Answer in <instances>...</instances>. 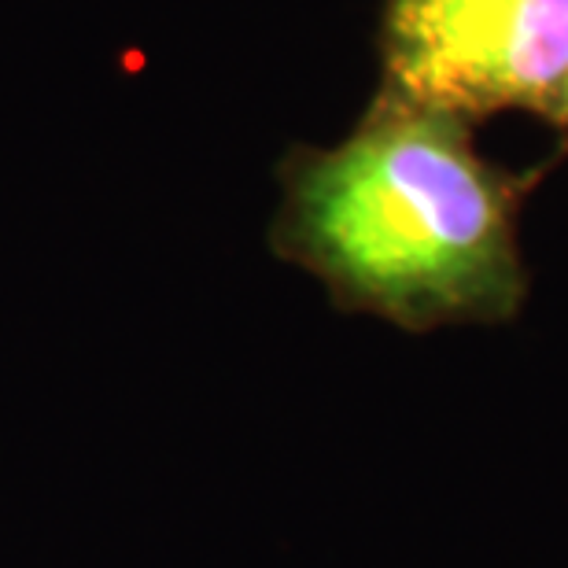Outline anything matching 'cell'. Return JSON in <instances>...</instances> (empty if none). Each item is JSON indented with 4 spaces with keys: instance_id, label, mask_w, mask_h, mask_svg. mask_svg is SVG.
<instances>
[{
    "instance_id": "7a4b0ae2",
    "label": "cell",
    "mask_w": 568,
    "mask_h": 568,
    "mask_svg": "<svg viewBox=\"0 0 568 568\" xmlns=\"http://www.w3.org/2000/svg\"><path fill=\"white\" fill-rule=\"evenodd\" d=\"M384 93L480 122L554 119L568 82V0H381Z\"/></svg>"
},
{
    "instance_id": "6da1fadb",
    "label": "cell",
    "mask_w": 568,
    "mask_h": 568,
    "mask_svg": "<svg viewBox=\"0 0 568 568\" xmlns=\"http://www.w3.org/2000/svg\"><path fill=\"white\" fill-rule=\"evenodd\" d=\"M550 166L509 170L480 152L473 122L377 89L344 141L281 159L270 252L339 311L403 333L506 325L531 288L520 211Z\"/></svg>"
},
{
    "instance_id": "3957f363",
    "label": "cell",
    "mask_w": 568,
    "mask_h": 568,
    "mask_svg": "<svg viewBox=\"0 0 568 568\" xmlns=\"http://www.w3.org/2000/svg\"><path fill=\"white\" fill-rule=\"evenodd\" d=\"M547 126L558 130L561 148L568 152V82H565V89H561V100H558V108H554V119L547 122Z\"/></svg>"
}]
</instances>
